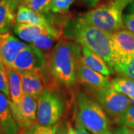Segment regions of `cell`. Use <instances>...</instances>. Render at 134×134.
<instances>
[{"label":"cell","instance_id":"obj_1","mask_svg":"<svg viewBox=\"0 0 134 134\" xmlns=\"http://www.w3.org/2000/svg\"><path fill=\"white\" fill-rule=\"evenodd\" d=\"M82 59V50L77 43L61 40L48 55V70L57 83L66 88L76 84L77 69Z\"/></svg>","mask_w":134,"mask_h":134},{"label":"cell","instance_id":"obj_2","mask_svg":"<svg viewBox=\"0 0 134 134\" xmlns=\"http://www.w3.org/2000/svg\"><path fill=\"white\" fill-rule=\"evenodd\" d=\"M63 33L66 38L103 58L113 70L109 34L87 24L80 18L68 19L65 23Z\"/></svg>","mask_w":134,"mask_h":134},{"label":"cell","instance_id":"obj_3","mask_svg":"<svg viewBox=\"0 0 134 134\" xmlns=\"http://www.w3.org/2000/svg\"><path fill=\"white\" fill-rule=\"evenodd\" d=\"M76 121L93 134H104L108 130V119L101 105L83 91L75 96Z\"/></svg>","mask_w":134,"mask_h":134},{"label":"cell","instance_id":"obj_4","mask_svg":"<svg viewBox=\"0 0 134 134\" xmlns=\"http://www.w3.org/2000/svg\"><path fill=\"white\" fill-rule=\"evenodd\" d=\"M122 11L111 1L89 11L80 18L87 24L111 34L125 29Z\"/></svg>","mask_w":134,"mask_h":134},{"label":"cell","instance_id":"obj_5","mask_svg":"<svg viewBox=\"0 0 134 134\" xmlns=\"http://www.w3.org/2000/svg\"><path fill=\"white\" fill-rule=\"evenodd\" d=\"M66 105V100L62 94L54 90L46 89L37 100L38 124L54 126L62 117Z\"/></svg>","mask_w":134,"mask_h":134},{"label":"cell","instance_id":"obj_6","mask_svg":"<svg viewBox=\"0 0 134 134\" xmlns=\"http://www.w3.org/2000/svg\"><path fill=\"white\" fill-rule=\"evenodd\" d=\"M113 68L117 72L134 58V34L121 30L110 34Z\"/></svg>","mask_w":134,"mask_h":134},{"label":"cell","instance_id":"obj_7","mask_svg":"<svg viewBox=\"0 0 134 134\" xmlns=\"http://www.w3.org/2000/svg\"><path fill=\"white\" fill-rule=\"evenodd\" d=\"M97 101L110 117H119L132 105L129 98L113 88H92Z\"/></svg>","mask_w":134,"mask_h":134},{"label":"cell","instance_id":"obj_8","mask_svg":"<svg viewBox=\"0 0 134 134\" xmlns=\"http://www.w3.org/2000/svg\"><path fill=\"white\" fill-rule=\"evenodd\" d=\"M34 98L24 94L21 103L17 105L10 100V108L19 130L31 128L38 124L37 122V101Z\"/></svg>","mask_w":134,"mask_h":134},{"label":"cell","instance_id":"obj_9","mask_svg":"<svg viewBox=\"0 0 134 134\" xmlns=\"http://www.w3.org/2000/svg\"><path fill=\"white\" fill-rule=\"evenodd\" d=\"M46 64V57L36 46L27 45L16 57L11 68L17 71H42Z\"/></svg>","mask_w":134,"mask_h":134},{"label":"cell","instance_id":"obj_10","mask_svg":"<svg viewBox=\"0 0 134 134\" xmlns=\"http://www.w3.org/2000/svg\"><path fill=\"white\" fill-rule=\"evenodd\" d=\"M27 46L9 33L0 34V60L5 66L11 68L18 53Z\"/></svg>","mask_w":134,"mask_h":134},{"label":"cell","instance_id":"obj_11","mask_svg":"<svg viewBox=\"0 0 134 134\" xmlns=\"http://www.w3.org/2000/svg\"><path fill=\"white\" fill-rule=\"evenodd\" d=\"M78 80L94 88H113L111 81L105 75L93 70L83 62H80L77 69Z\"/></svg>","mask_w":134,"mask_h":134},{"label":"cell","instance_id":"obj_12","mask_svg":"<svg viewBox=\"0 0 134 134\" xmlns=\"http://www.w3.org/2000/svg\"><path fill=\"white\" fill-rule=\"evenodd\" d=\"M14 33L20 38L27 42L32 43L37 37L43 34L51 35L58 39L60 33L56 29H48L46 27L24 23H16L13 27Z\"/></svg>","mask_w":134,"mask_h":134},{"label":"cell","instance_id":"obj_13","mask_svg":"<svg viewBox=\"0 0 134 134\" xmlns=\"http://www.w3.org/2000/svg\"><path fill=\"white\" fill-rule=\"evenodd\" d=\"M41 71H21L22 85L24 94L38 100L46 90Z\"/></svg>","mask_w":134,"mask_h":134},{"label":"cell","instance_id":"obj_14","mask_svg":"<svg viewBox=\"0 0 134 134\" xmlns=\"http://www.w3.org/2000/svg\"><path fill=\"white\" fill-rule=\"evenodd\" d=\"M23 0H1L0 1V34L8 33L16 20L20 4Z\"/></svg>","mask_w":134,"mask_h":134},{"label":"cell","instance_id":"obj_15","mask_svg":"<svg viewBox=\"0 0 134 134\" xmlns=\"http://www.w3.org/2000/svg\"><path fill=\"white\" fill-rule=\"evenodd\" d=\"M10 99L0 92V125L5 134H18L19 129L13 116Z\"/></svg>","mask_w":134,"mask_h":134},{"label":"cell","instance_id":"obj_16","mask_svg":"<svg viewBox=\"0 0 134 134\" xmlns=\"http://www.w3.org/2000/svg\"><path fill=\"white\" fill-rule=\"evenodd\" d=\"M15 21L16 23L38 25L48 29H55L45 15L32 11L23 5L18 10Z\"/></svg>","mask_w":134,"mask_h":134},{"label":"cell","instance_id":"obj_17","mask_svg":"<svg viewBox=\"0 0 134 134\" xmlns=\"http://www.w3.org/2000/svg\"><path fill=\"white\" fill-rule=\"evenodd\" d=\"M81 49L82 60L88 67L105 76L113 74V70L103 58L85 47H82Z\"/></svg>","mask_w":134,"mask_h":134},{"label":"cell","instance_id":"obj_18","mask_svg":"<svg viewBox=\"0 0 134 134\" xmlns=\"http://www.w3.org/2000/svg\"><path fill=\"white\" fill-rule=\"evenodd\" d=\"M10 93V100L15 105H19L21 103L24 92L23 90L22 80L20 72L12 68L6 66Z\"/></svg>","mask_w":134,"mask_h":134},{"label":"cell","instance_id":"obj_19","mask_svg":"<svg viewBox=\"0 0 134 134\" xmlns=\"http://www.w3.org/2000/svg\"><path fill=\"white\" fill-rule=\"evenodd\" d=\"M114 90L124 94L134 102V80L129 77H117L111 81Z\"/></svg>","mask_w":134,"mask_h":134},{"label":"cell","instance_id":"obj_20","mask_svg":"<svg viewBox=\"0 0 134 134\" xmlns=\"http://www.w3.org/2000/svg\"><path fill=\"white\" fill-rule=\"evenodd\" d=\"M57 40V38L51 35L43 34L37 37L32 42L31 44L41 50L44 55L45 53H47L46 55H49L54 47V43Z\"/></svg>","mask_w":134,"mask_h":134},{"label":"cell","instance_id":"obj_21","mask_svg":"<svg viewBox=\"0 0 134 134\" xmlns=\"http://www.w3.org/2000/svg\"><path fill=\"white\" fill-rule=\"evenodd\" d=\"M51 0H23L21 5L44 15L50 13Z\"/></svg>","mask_w":134,"mask_h":134},{"label":"cell","instance_id":"obj_22","mask_svg":"<svg viewBox=\"0 0 134 134\" xmlns=\"http://www.w3.org/2000/svg\"><path fill=\"white\" fill-rule=\"evenodd\" d=\"M75 0H51L50 13L64 14L69 10Z\"/></svg>","mask_w":134,"mask_h":134},{"label":"cell","instance_id":"obj_23","mask_svg":"<svg viewBox=\"0 0 134 134\" xmlns=\"http://www.w3.org/2000/svg\"><path fill=\"white\" fill-rule=\"evenodd\" d=\"M120 125L134 129V104H132L117 119Z\"/></svg>","mask_w":134,"mask_h":134},{"label":"cell","instance_id":"obj_24","mask_svg":"<svg viewBox=\"0 0 134 134\" xmlns=\"http://www.w3.org/2000/svg\"><path fill=\"white\" fill-rule=\"evenodd\" d=\"M0 92L10 99L9 78L6 66L2 62L0 63Z\"/></svg>","mask_w":134,"mask_h":134},{"label":"cell","instance_id":"obj_25","mask_svg":"<svg viewBox=\"0 0 134 134\" xmlns=\"http://www.w3.org/2000/svg\"><path fill=\"white\" fill-rule=\"evenodd\" d=\"M54 126L48 127L37 124L31 128L19 130L18 134H54Z\"/></svg>","mask_w":134,"mask_h":134},{"label":"cell","instance_id":"obj_26","mask_svg":"<svg viewBox=\"0 0 134 134\" xmlns=\"http://www.w3.org/2000/svg\"><path fill=\"white\" fill-rule=\"evenodd\" d=\"M70 125L66 120H62L54 125V134H69Z\"/></svg>","mask_w":134,"mask_h":134},{"label":"cell","instance_id":"obj_27","mask_svg":"<svg viewBox=\"0 0 134 134\" xmlns=\"http://www.w3.org/2000/svg\"><path fill=\"white\" fill-rule=\"evenodd\" d=\"M123 21L125 27L134 34V13L124 15Z\"/></svg>","mask_w":134,"mask_h":134},{"label":"cell","instance_id":"obj_28","mask_svg":"<svg viewBox=\"0 0 134 134\" xmlns=\"http://www.w3.org/2000/svg\"><path fill=\"white\" fill-rule=\"evenodd\" d=\"M119 73L134 80V58L124 68H122Z\"/></svg>","mask_w":134,"mask_h":134},{"label":"cell","instance_id":"obj_29","mask_svg":"<svg viewBox=\"0 0 134 134\" xmlns=\"http://www.w3.org/2000/svg\"><path fill=\"white\" fill-rule=\"evenodd\" d=\"M114 134H134V130L123 125H120L114 129Z\"/></svg>","mask_w":134,"mask_h":134},{"label":"cell","instance_id":"obj_30","mask_svg":"<svg viewBox=\"0 0 134 134\" xmlns=\"http://www.w3.org/2000/svg\"><path fill=\"white\" fill-rule=\"evenodd\" d=\"M133 1L134 0H112V1L116 6H118L119 8H120L122 10L124 9L127 5L132 3Z\"/></svg>","mask_w":134,"mask_h":134},{"label":"cell","instance_id":"obj_31","mask_svg":"<svg viewBox=\"0 0 134 134\" xmlns=\"http://www.w3.org/2000/svg\"><path fill=\"white\" fill-rule=\"evenodd\" d=\"M75 130L76 134H90L83 125H82L80 122L77 121H76Z\"/></svg>","mask_w":134,"mask_h":134},{"label":"cell","instance_id":"obj_32","mask_svg":"<svg viewBox=\"0 0 134 134\" xmlns=\"http://www.w3.org/2000/svg\"><path fill=\"white\" fill-rule=\"evenodd\" d=\"M84 4L89 8H91L98 4L100 0H80Z\"/></svg>","mask_w":134,"mask_h":134},{"label":"cell","instance_id":"obj_33","mask_svg":"<svg viewBox=\"0 0 134 134\" xmlns=\"http://www.w3.org/2000/svg\"><path fill=\"white\" fill-rule=\"evenodd\" d=\"M69 134H76V132H75V130L74 129H73L71 125L70 127V129H69Z\"/></svg>","mask_w":134,"mask_h":134},{"label":"cell","instance_id":"obj_34","mask_svg":"<svg viewBox=\"0 0 134 134\" xmlns=\"http://www.w3.org/2000/svg\"><path fill=\"white\" fill-rule=\"evenodd\" d=\"M130 12H132V13H134V1L132 3L131 7L130 8Z\"/></svg>","mask_w":134,"mask_h":134},{"label":"cell","instance_id":"obj_35","mask_svg":"<svg viewBox=\"0 0 134 134\" xmlns=\"http://www.w3.org/2000/svg\"><path fill=\"white\" fill-rule=\"evenodd\" d=\"M0 134H5L4 130H3L2 127H1V125H0Z\"/></svg>","mask_w":134,"mask_h":134},{"label":"cell","instance_id":"obj_36","mask_svg":"<svg viewBox=\"0 0 134 134\" xmlns=\"http://www.w3.org/2000/svg\"><path fill=\"white\" fill-rule=\"evenodd\" d=\"M104 134H114V133H112V132H110V131H109V130H107V131L105 132Z\"/></svg>","mask_w":134,"mask_h":134},{"label":"cell","instance_id":"obj_37","mask_svg":"<svg viewBox=\"0 0 134 134\" xmlns=\"http://www.w3.org/2000/svg\"><path fill=\"white\" fill-rule=\"evenodd\" d=\"M1 62H1V60H0V63H1Z\"/></svg>","mask_w":134,"mask_h":134},{"label":"cell","instance_id":"obj_38","mask_svg":"<svg viewBox=\"0 0 134 134\" xmlns=\"http://www.w3.org/2000/svg\"><path fill=\"white\" fill-rule=\"evenodd\" d=\"M1 1V0H0V1Z\"/></svg>","mask_w":134,"mask_h":134},{"label":"cell","instance_id":"obj_39","mask_svg":"<svg viewBox=\"0 0 134 134\" xmlns=\"http://www.w3.org/2000/svg\"><path fill=\"white\" fill-rule=\"evenodd\" d=\"M133 130H134V129H133Z\"/></svg>","mask_w":134,"mask_h":134}]
</instances>
